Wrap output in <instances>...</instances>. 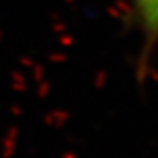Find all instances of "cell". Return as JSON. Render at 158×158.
<instances>
[{
    "label": "cell",
    "mask_w": 158,
    "mask_h": 158,
    "mask_svg": "<svg viewBox=\"0 0 158 158\" xmlns=\"http://www.w3.org/2000/svg\"><path fill=\"white\" fill-rule=\"evenodd\" d=\"M133 27L141 35V67L158 44V0H126Z\"/></svg>",
    "instance_id": "6da1fadb"
}]
</instances>
